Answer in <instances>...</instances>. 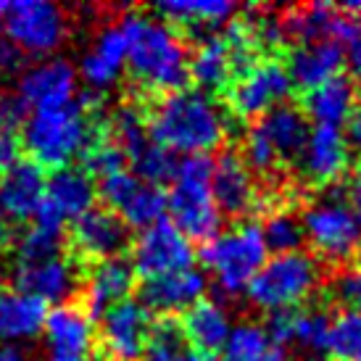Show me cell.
Wrapping results in <instances>:
<instances>
[{"label": "cell", "instance_id": "cell-1", "mask_svg": "<svg viewBox=\"0 0 361 361\" xmlns=\"http://www.w3.org/2000/svg\"><path fill=\"white\" fill-rule=\"evenodd\" d=\"M127 37V71L135 87L153 98L185 90L190 80V51L185 37L156 16L127 13L119 21Z\"/></svg>", "mask_w": 361, "mask_h": 361}, {"label": "cell", "instance_id": "cell-2", "mask_svg": "<svg viewBox=\"0 0 361 361\" xmlns=\"http://www.w3.org/2000/svg\"><path fill=\"white\" fill-rule=\"evenodd\" d=\"M148 114V132L153 142L169 153H209L227 137V116L211 101V95L185 87L156 98Z\"/></svg>", "mask_w": 361, "mask_h": 361}, {"label": "cell", "instance_id": "cell-3", "mask_svg": "<svg viewBox=\"0 0 361 361\" xmlns=\"http://www.w3.org/2000/svg\"><path fill=\"white\" fill-rule=\"evenodd\" d=\"M92 103L90 95H82L80 101L61 109L35 111L27 119L21 130V148L40 169H66L69 161L82 159V153L90 148L106 127V119Z\"/></svg>", "mask_w": 361, "mask_h": 361}, {"label": "cell", "instance_id": "cell-4", "mask_svg": "<svg viewBox=\"0 0 361 361\" xmlns=\"http://www.w3.org/2000/svg\"><path fill=\"white\" fill-rule=\"evenodd\" d=\"M216 161L209 153L185 156L177 164V174L171 180V190L166 195L171 211V224L188 240L211 243L219 235L221 214L216 209L211 180H214Z\"/></svg>", "mask_w": 361, "mask_h": 361}, {"label": "cell", "instance_id": "cell-5", "mask_svg": "<svg viewBox=\"0 0 361 361\" xmlns=\"http://www.w3.org/2000/svg\"><path fill=\"white\" fill-rule=\"evenodd\" d=\"M322 280H324L322 261L314 253L293 251L267 261L245 290L259 309L271 314V311L301 309L311 295H317Z\"/></svg>", "mask_w": 361, "mask_h": 361}, {"label": "cell", "instance_id": "cell-6", "mask_svg": "<svg viewBox=\"0 0 361 361\" xmlns=\"http://www.w3.org/2000/svg\"><path fill=\"white\" fill-rule=\"evenodd\" d=\"M267 243L256 221H240L232 230L219 232L201 251V261L216 274V285L224 298H235L245 290L259 269L267 264Z\"/></svg>", "mask_w": 361, "mask_h": 361}, {"label": "cell", "instance_id": "cell-7", "mask_svg": "<svg viewBox=\"0 0 361 361\" xmlns=\"http://www.w3.org/2000/svg\"><path fill=\"white\" fill-rule=\"evenodd\" d=\"M303 235L317 259L345 264L361 248V221L341 192H324L301 214Z\"/></svg>", "mask_w": 361, "mask_h": 361}, {"label": "cell", "instance_id": "cell-8", "mask_svg": "<svg viewBox=\"0 0 361 361\" xmlns=\"http://www.w3.org/2000/svg\"><path fill=\"white\" fill-rule=\"evenodd\" d=\"M0 24L8 35L11 45L30 56L53 53L63 45L71 30V19L66 16V11L48 0L11 3Z\"/></svg>", "mask_w": 361, "mask_h": 361}, {"label": "cell", "instance_id": "cell-9", "mask_svg": "<svg viewBox=\"0 0 361 361\" xmlns=\"http://www.w3.org/2000/svg\"><path fill=\"white\" fill-rule=\"evenodd\" d=\"M293 95V80L282 59H261L243 71L224 92V101L240 119L259 121L264 114L277 109Z\"/></svg>", "mask_w": 361, "mask_h": 361}, {"label": "cell", "instance_id": "cell-10", "mask_svg": "<svg viewBox=\"0 0 361 361\" xmlns=\"http://www.w3.org/2000/svg\"><path fill=\"white\" fill-rule=\"evenodd\" d=\"M132 245V227L106 206L85 211L80 219L71 221L69 248L71 259L85 267L98 261L121 259Z\"/></svg>", "mask_w": 361, "mask_h": 361}, {"label": "cell", "instance_id": "cell-11", "mask_svg": "<svg viewBox=\"0 0 361 361\" xmlns=\"http://www.w3.org/2000/svg\"><path fill=\"white\" fill-rule=\"evenodd\" d=\"M98 192H101L106 209L119 214L130 227H140V230L159 224L164 219V211L169 209L166 192L156 185L142 182L130 169H121L116 174L103 177L101 185H98Z\"/></svg>", "mask_w": 361, "mask_h": 361}, {"label": "cell", "instance_id": "cell-12", "mask_svg": "<svg viewBox=\"0 0 361 361\" xmlns=\"http://www.w3.org/2000/svg\"><path fill=\"white\" fill-rule=\"evenodd\" d=\"M92 201H95V180L82 166L56 169L48 177L45 201L35 216V227L63 232V224L80 219L85 211H90Z\"/></svg>", "mask_w": 361, "mask_h": 361}, {"label": "cell", "instance_id": "cell-13", "mask_svg": "<svg viewBox=\"0 0 361 361\" xmlns=\"http://www.w3.org/2000/svg\"><path fill=\"white\" fill-rule=\"evenodd\" d=\"M132 267L145 280L174 274V271L190 269L192 248L190 240L182 235L169 219H161L148 230L140 232L132 248Z\"/></svg>", "mask_w": 361, "mask_h": 361}, {"label": "cell", "instance_id": "cell-14", "mask_svg": "<svg viewBox=\"0 0 361 361\" xmlns=\"http://www.w3.org/2000/svg\"><path fill=\"white\" fill-rule=\"evenodd\" d=\"M153 314L140 301H121L101 317L103 353L111 361H142Z\"/></svg>", "mask_w": 361, "mask_h": 361}, {"label": "cell", "instance_id": "cell-15", "mask_svg": "<svg viewBox=\"0 0 361 361\" xmlns=\"http://www.w3.org/2000/svg\"><path fill=\"white\" fill-rule=\"evenodd\" d=\"M211 192H214L219 214L230 219H245L253 211L264 209V192L259 190L251 169L243 164L238 148L224 151L221 159L216 161Z\"/></svg>", "mask_w": 361, "mask_h": 361}, {"label": "cell", "instance_id": "cell-16", "mask_svg": "<svg viewBox=\"0 0 361 361\" xmlns=\"http://www.w3.org/2000/svg\"><path fill=\"white\" fill-rule=\"evenodd\" d=\"M48 177L35 161H19L0 174V221L19 230L24 221H35L45 201Z\"/></svg>", "mask_w": 361, "mask_h": 361}, {"label": "cell", "instance_id": "cell-17", "mask_svg": "<svg viewBox=\"0 0 361 361\" xmlns=\"http://www.w3.org/2000/svg\"><path fill=\"white\" fill-rule=\"evenodd\" d=\"M82 269L71 256H53L35 264H16L13 282L19 293L35 295L40 301H71L82 290Z\"/></svg>", "mask_w": 361, "mask_h": 361}, {"label": "cell", "instance_id": "cell-18", "mask_svg": "<svg viewBox=\"0 0 361 361\" xmlns=\"http://www.w3.org/2000/svg\"><path fill=\"white\" fill-rule=\"evenodd\" d=\"M135 277H137V271L132 267V261H127V256L85 267L80 301L77 303L87 311L90 319H98L109 309H114L116 303L127 301V295L135 288Z\"/></svg>", "mask_w": 361, "mask_h": 361}, {"label": "cell", "instance_id": "cell-19", "mask_svg": "<svg viewBox=\"0 0 361 361\" xmlns=\"http://www.w3.org/2000/svg\"><path fill=\"white\" fill-rule=\"evenodd\" d=\"M351 148L345 142L343 130L335 127H314L309 142L301 153V177L311 188H330L345 177L351 166Z\"/></svg>", "mask_w": 361, "mask_h": 361}, {"label": "cell", "instance_id": "cell-20", "mask_svg": "<svg viewBox=\"0 0 361 361\" xmlns=\"http://www.w3.org/2000/svg\"><path fill=\"white\" fill-rule=\"evenodd\" d=\"M21 101L35 111H51L74 103L77 95V71L69 61L53 59L35 63L19 80Z\"/></svg>", "mask_w": 361, "mask_h": 361}, {"label": "cell", "instance_id": "cell-21", "mask_svg": "<svg viewBox=\"0 0 361 361\" xmlns=\"http://www.w3.org/2000/svg\"><path fill=\"white\" fill-rule=\"evenodd\" d=\"M203 293H206V277H203V271L190 267V269L174 271V274L145 280L137 295L151 314L156 311L159 317H174L177 311L185 314L190 306L203 301Z\"/></svg>", "mask_w": 361, "mask_h": 361}, {"label": "cell", "instance_id": "cell-22", "mask_svg": "<svg viewBox=\"0 0 361 361\" xmlns=\"http://www.w3.org/2000/svg\"><path fill=\"white\" fill-rule=\"evenodd\" d=\"M359 101H361L359 85L351 77L338 74L330 82L319 85V87L303 92L301 111L306 114V119H311L317 127L343 130L351 121L353 114L361 109Z\"/></svg>", "mask_w": 361, "mask_h": 361}, {"label": "cell", "instance_id": "cell-23", "mask_svg": "<svg viewBox=\"0 0 361 361\" xmlns=\"http://www.w3.org/2000/svg\"><path fill=\"white\" fill-rule=\"evenodd\" d=\"M343 63H345V48L335 40H317L295 45L288 53L285 69L290 74L293 87H301L303 92L319 87L332 77L343 74Z\"/></svg>", "mask_w": 361, "mask_h": 361}, {"label": "cell", "instance_id": "cell-24", "mask_svg": "<svg viewBox=\"0 0 361 361\" xmlns=\"http://www.w3.org/2000/svg\"><path fill=\"white\" fill-rule=\"evenodd\" d=\"M190 80L195 82V90L221 98L230 90L232 82L238 80V61L224 32H216L198 42L195 53L190 56Z\"/></svg>", "mask_w": 361, "mask_h": 361}, {"label": "cell", "instance_id": "cell-25", "mask_svg": "<svg viewBox=\"0 0 361 361\" xmlns=\"http://www.w3.org/2000/svg\"><path fill=\"white\" fill-rule=\"evenodd\" d=\"M156 13L161 16V21H166L169 27L180 32L182 37H211L216 35L221 24H227L230 16H235L238 6L227 3V0H180V3H159Z\"/></svg>", "mask_w": 361, "mask_h": 361}, {"label": "cell", "instance_id": "cell-26", "mask_svg": "<svg viewBox=\"0 0 361 361\" xmlns=\"http://www.w3.org/2000/svg\"><path fill=\"white\" fill-rule=\"evenodd\" d=\"M253 127L269 140L280 164H298L301 161V153L309 142L311 127L306 114L298 106L282 103L277 109H271L269 114H264L259 121H253Z\"/></svg>", "mask_w": 361, "mask_h": 361}, {"label": "cell", "instance_id": "cell-27", "mask_svg": "<svg viewBox=\"0 0 361 361\" xmlns=\"http://www.w3.org/2000/svg\"><path fill=\"white\" fill-rule=\"evenodd\" d=\"M45 338L53 356H90L92 319L80 303H63L45 319Z\"/></svg>", "mask_w": 361, "mask_h": 361}, {"label": "cell", "instance_id": "cell-28", "mask_svg": "<svg viewBox=\"0 0 361 361\" xmlns=\"http://www.w3.org/2000/svg\"><path fill=\"white\" fill-rule=\"evenodd\" d=\"M127 69V37L119 24H111L95 37L90 53L82 59V77L90 87L106 90Z\"/></svg>", "mask_w": 361, "mask_h": 361}, {"label": "cell", "instance_id": "cell-29", "mask_svg": "<svg viewBox=\"0 0 361 361\" xmlns=\"http://www.w3.org/2000/svg\"><path fill=\"white\" fill-rule=\"evenodd\" d=\"M180 324L192 351L206 353V356L224 351L232 332L230 317L216 301H198L182 314Z\"/></svg>", "mask_w": 361, "mask_h": 361}, {"label": "cell", "instance_id": "cell-30", "mask_svg": "<svg viewBox=\"0 0 361 361\" xmlns=\"http://www.w3.org/2000/svg\"><path fill=\"white\" fill-rule=\"evenodd\" d=\"M48 303L27 293H6L0 298V341H30L42 332Z\"/></svg>", "mask_w": 361, "mask_h": 361}, {"label": "cell", "instance_id": "cell-31", "mask_svg": "<svg viewBox=\"0 0 361 361\" xmlns=\"http://www.w3.org/2000/svg\"><path fill=\"white\" fill-rule=\"evenodd\" d=\"M221 361H290L288 351L271 341L264 324L243 322L232 327L230 341L221 351Z\"/></svg>", "mask_w": 361, "mask_h": 361}, {"label": "cell", "instance_id": "cell-32", "mask_svg": "<svg viewBox=\"0 0 361 361\" xmlns=\"http://www.w3.org/2000/svg\"><path fill=\"white\" fill-rule=\"evenodd\" d=\"M261 232H264L267 248H271L277 256H280V253L301 251V245L306 243L301 216L293 209H288V206L267 211V219H264Z\"/></svg>", "mask_w": 361, "mask_h": 361}, {"label": "cell", "instance_id": "cell-33", "mask_svg": "<svg viewBox=\"0 0 361 361\" xmlns=\"http://www.w3.org/2000/svg\"><path fill=\"white\" fill-rule=\"evenodd\" d=\"M330 361H361V311L341 309L332 317L327 338Z\"/></svg>", "mask_w": 361, "mask_h": 361}, {"label": "cell", "instance_id": "cell-34", "mask_svg": "<svg viewBox=\"0 0 361 361\" xmlns=\"http://www.w3.org/2000/svg\"><path fill=\"white\" fill-rule=\"evenodd\" d=\"M185 348H188V341L182 332L180 317H159L153 319L142 361H177Z\"/></svg>", "mask_w": 361, "mask_h": 361}, {"label": "cell", "instance_id": "cell-35", "mask_svg": "<svg viewBox=\"0 0 361 361\" xmlns=\"http://www.w3.org/2000/svg\"><path fill=\"white\" fill-rule=\"evenodd\" d=\"M332 317L324 309H293V345L317 353L327 348Z\"/></svg>", "mask_w": 361, "mask_h": 361}, {"label": "cell", "instance_id": "cell-36", "mask_svg": "<svg viewBox=\"0 0 361 361\" xmlns=\"http://www.w3.org/2000/svg\"><path fill=\"white\" fill-rule=\"evenodd\" d=\"M130 164H132V171H135L142 182L159 188L164 182L174 180L180 159H177L174 153L166 151V148H161L159 142H151V145H145Z\"/></svg>", "mask_w": 361, "mask_h": 361}, {"label": "cell", "instance_id": "cell-37", "mask_svg": "<svg viewBox=\"0 0 361 361\" xmlns=\"http://www.w3.org/2000/svg\"><path fill=\"white\" fill-rule=\"evenodd\" d=\"M61 248H63V232L32 227L16 243V256H19V264H35V261L61 256Z\"/></svg>", "mask_w": 361, "mask_h": 361}, {"label": "cell", "instance_id": "cell-38", "mask_svg": "<svg viewBox=\"0 0 361 361\" xmlns=\"http://www.w3.org/2000/svg\"><path fill=\"white\" fill-rule=\"evenodd\" d=\"M27 111L30 106L21 101L19 92H0V127L3 130H24V124L30 119Z\"/></svg>", "mask_w": 361, "mask_h": 361}, {"label": "cell", "instance_id": "cell-39", "mask_svg": "<svg viewBox=\"0 0 361 361\" xmlns=\"http://www.w3.org/2000/svg\"><path fill=\"white\" fill-rule=\"evenodd\" d=\"M338 295L345 303V309H359L361 311V264H353L338 277Z\"/></svg>", "mask_w": 361, "mask_h": 361}, {"label": "cell", "instance_id": "cell-40", "mask_svg": "<svg viewBox=\"0 0 361 361\" xmlns=\"http://www.w3.org/2000/svg\"><path fill=\"white\" fill-rule=\"evenodd\" d=\"M19 153H21V135L0 127V174H6L13 164H19L21 161Z\"/></svg>", "mask_w": 361, "mask_h": 361}, {"label": "cell", "instance_id": "cell-41", "mask_svg": "<svg viewBox=\"0 0 361 361\" xmlns=\"http://www.w3.org/2000/svg\"><path fill=\"white\" fill-rule=\"evenodd\" d=\"M345 61L351 63L353 74H359L361 77V21L356 24L351 40L345 42Z\"/></svg>", "mask_w": 361, "mask_h": 361}, {"label": "cell", "instance_id": "cell-42", "mask_svg": "<svg viewBox=\"0 0 361 361\" xmlns=\"http://www.w3.org/2000/svg\"><path fill=\"white\" fill-rule=\"evenodd\" d=\"M343 135H345V142H348L351 153H361V109L356 111L351 116V121L345 124Z\"/></svg>", "mask_w": 361, "mask_h": 361}, {"label": "cell", "instance_id": "cell-43", "mask_svg": "<svg viewBox=\"0 0 361 361\" xmlns=\"http://www.w3.org/2000/svg\"><path fill=\"white\" fill-rule=\"evenodd\" d=\"M345 201H348V206H351L353 214H356L359 221H361V171L351 180V185H348V190H345Z\"/></svg>", "mask_w": 361, "mask_h": 361}, {"label": "cell", "instance_id": "cell-44", "mask_svg": "<svg viewBox=\"0 0 361 361\" xmlns=\"http://www.w3.org/2000/svg\"><path fill=\"white\" fill-rule=\"evenodd\" d=\"M13 61H16L13 48H11L8 42H0V69H3V66H13Z\"/></svg>", "mask_w": 361, "mask_h": 361}, {"label": "cell", "instance_id": "cell-45", "mask_svg": "<svg viewBox=\"0 0 361 361\" xmlns=\"http://www.w3.org/2000/svg\"><path fill=\"white\" fill-rule=\"evenodd\" d=\"M177 361H214V356H206V353L192 351L190 345H188V348L180 353V359H177Z\"/></svg>", "mask_w": 361, "mask_h": 361}, {"label": "cell", "instance_id": "cell-46", "mask_svg": "<svg viewBox=\"0 0 361 361\" xmlns=\"http://www.w3.org/2000/svg\"><path fill=\"white\" fill-rule=\"evenodd\" d=\"M0 361H24V356L11 345H0Z\"/></svg>", "mask_w": 361, "mask_h": 361}, {"label": "cell", "instance_id": "cell-47", "mask_svg": "<svg viewBox=\"0 0 361 361\" xmlns=\"http://www.w3.org/2000/svg\"><path fill=\"white\" fill-rule=\"evenodd\" d=\"M53 361H103V359H92V356H53Z\"/></svg>", "mask_w": 361, "mask_h": 361}, {"label": "cell", "instance_id": "cell-48", "mask_svg": "<svg viewBox=\"0 0 361 361\" xmlns=\"http://www.w3.org/2000/svg\"><path fill=\"white\" fill-rule=\"evenodd\" d=\"M6 295V280H3V274H0V298Z\"/></svg>", "mask_w": 361, "mask_h": 361}, {"label": "cell", "instance_id": "cell-49", "mask_svg": "<svg viewBox=\"0 0 361 361\" xmlns=\"http://www.w3.org/2000/svg\"><path fill=\"white\" fill-rule=\"evenodd\" d=\"M301 361H330V359H319V356H306V359H301Z\"/></svg>", "mask_w": 361, "mask_h": 361}]
</instances>
